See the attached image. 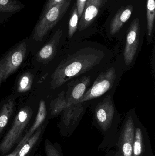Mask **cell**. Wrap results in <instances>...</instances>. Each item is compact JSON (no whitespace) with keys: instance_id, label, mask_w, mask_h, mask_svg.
I'll use <instances>...</instances> for the list:
<instances>
[{"instance_id":"603a6c76","label":"cell","mask_w":155,"mask_h":156,"mask_svg":"<svg viewBox=\"0 0 155 156\" xmlns=\"http://www.w3.org/2000/svg\"><path fill=\"white\" fill-rule=\"evenodd\" d=\"M63 0H46L42 13L45 12L50 8L62 2Z\"/></svg>"},{"instance_id":"9a60e30c","label":"cell","mask_w":155,"mask_h":156,"mask_svg":"<svg viewBox=\"0 0 155 156\" xmlns=\"http://www.w3.org/2000/svg\"><path fill=\"white\" fill-rule=\"evenodd\" d=\"M47 120L28 139L19 150L16 156H32L36 151L48 125Z\"/></svg>"},{"instance_id":"2e32d148","label":"cell","mask_w":155,"mask_h":156,"mask_svg":"<svg viewBox=\"0 0 155 156\" xmlns=\"http://www.w3.org/2000/svg\"><path fill=\"white\" fill-rule=\"evenodd\" d=\"M89 104V101L72 104L65 108L62 111L63 124L68 126L71 123L75 122L83 114Z\"/></svg>"},{"instance_id":"4fadbf2b","label":"cell","mask_w":155,"mask_h":156,"mask_svg":"<svg viewBox=\"0 0 155 156\" xmlns=\"http://www.w3.org/2000/svg\"><path fill=\"white\" fill-rule=\"evenodd\" d=\"M17 100L12 93L0 102V136L16 111Z\"/></svg>"},{"instance_id":"7c38bea8","label":"cell","mask_w":155,"mask_h":156,"mask_svg":"<svg viewBox=\"0 0 155 156\" xmlns=\"http://www.w3.org/2000/svg\"><path fill=\"white\" fill-rule=\"evenodd\" d=\"M39 97L38 110L33 120V122L17 145H23L37 129H39L47 120H49L48 115L49 101L43 97Z\"/></svg>"},{"instance_id":"cb8c5ba5","label":"cell","mask_w":155,"mask_h":156,"mask_svg":"<svg viewBox=\"0 0 155 156\" xmlns=\"http://www.w3.org/2000/svg\"><path fill=\"white\" fill-rule=\"evenodd\" d=\"M87 0H77L76 2V7L78 13L79 19L81 18Z\"/></svg>"},{"instance_id":"5bb4252c","label":"cell","mask_w":155,"mask_h":156,"mask_svg":"<svg viewBox=\"0 0 155 156\" xmlns=\"http://www.w3.org/2000/svg\"><path fill=\"white\" fill-rule=\"evenodd\" d=\"M104 0H87L79 23V30L87 28L95 19L99 10L103 4Z\"/></svg>"},{"instance_id":"8992f818","label":"cell","mask_w":155,"mask_h":156,"mask_svg":"<svg viewBox=\"0 0 155 156\" xmlns=\"http://www.w3.org/2000/svg\"><path fill=\"white\" fill-rule=\"evenodd\" d=\"M29 54V39L26 38L0 58V89L2 83L22 67Z\"/></svg>"},{"instance_id":"d6986e66","label":"cell","mask_w":155,"mask_h":156,"mask_svg":"<svg viewBox=\"0 0 155 156\" xmlns=\"http://www.w3.org/2000/svg\"><path fill=\"white\" fill-rule=\"evenodd\" d=\"M155 0L147 1V33L149 37L153 34L155 17Z\"/></svg>"},{"instance_id":"e0dca14e","label":"cell","mask_w":155,"mask_h":156,"mask_svg":"<svg viewBox=\"0 0 155 156\" xmlns=\"http://www.w3.org/2000/svg\"><path fill=\"white\" fill-rule=\"evenodd\" d=\"M25 7L18 0H0V24L7 22L12 16Z\"/></svg>"},{"instance_id":"7a4b0ae2","label":"cell","mask_w":155,"mask_h":156,"mask_svg":"<svg viewBox=\"0 0 155 156\" xmlns=\"http://www.w3.org/2000/svg\"><path fill=\"white\" fill-rule=\"evenodd\" d=\"M19 105L10 129L0 142V154H8L21 141L23 134L32 120L34 119L39 105V97L34 91L20 98Z\"/></svg>"},{"instance_id":"5b68a950","label":"cell","mask_w":155,"mask_h":156,"mask_svg":"<svg viewBox=\"0 0 155 156\" xmlns=\"http://www.w3.org/2000/svg\"><path fill=\"white\" fill-rule=\"evenodd\" d=\"M71 0H63L45 12L41 13L29 39L30 53L34 55L45 43L50 31L62 19L69 8Z\"/></svg>"},{"instance_id":"9c48e42d","label":"cell","mask_w":155,"mask_h":156,"mask_svg":"<svg viewBox=\"0 0 155 156\" xmlns=\"http://www.w3.org/2000/svg\"><path fill=\"white\" fill-rule=\"evenodd\" d=\"M139 19L135 18L131 23L126 35L123 54V61L126 69L133 64L140 49Z\"/></svg>"},{"instance_id":"277c9868","label":"cell","mask_w":155,"mask_h":156,"mask_svg":"<svg viewBox=\"0 0 155 156\" xmlns=\"http://www.w3.org/2000/svg\"><path fill=\"white\" fill-rule=\"evenodd\" d=\"M100 72L85 75L70 81L63 90L49 102L48 117L54 118L66 107L78 101L91 87Z\"/></svg>"},{"instance_id":"ac0fdd59","label":"cell","mask_w":155,"mask_h":156,"mask_svg":"<svg viewBox=\"0 0 155 156\" xmlns=\"http://www.w3.org/2000/svg\"><path fill=\"white\" fill-rule=\"evenodd\" d=\"M133 11V7L131 5L122 7L118 10L110 23L109 28L111 35H113L119 32L125 23L130 18Z\"/></svg>"},{"instance_id":"ba28073f","label":"cell","mask_w":155,"mask_h":156,"mask_svg":"<svg viewBox=\"0 0 155 156\" xmlns=\"http://www.w3.org/2000/svg\"><path fill=\"white\" fill-rule=\"evenodd\" d=\"M114 92L107 94L90 101L94 117L101 129L106 131L111 127L118 114L113 101Z\"/></svg>"},{"instance_id":"3957f363","label":"cell","mask_w":155,"mask_h":156,"mask_svg":"<svg viewBox=\"0 0 155 156\" xmlns=\"http://www.w3.org/2000/svg\"><path fill=\"white\" fill-rule=\"evenodd\" d=\"M126 69L121 58L112 60L100 71L91 87L76 103L90 101L107 94L115 92L116 86Z\"/></svg>"},{"instance_id":"8fae6325","label":"cell","mask_w":155,"mask_h":156,"mask_svg":"<svg viewBox=\"0 0 155 156\" xmlns=\"http://www.w3.org/2000/svg\"><path fill=\"white\" fill-rule=\"evenodd\" d=\"M134 122L131 113L127 115L119 141L122 156H133V143L134 136Z\"/></svg>"},{"instance_id":"6da1fadb","label":"cell","mask_w":155,"mask_h":156,"mask_svg":"<svg viewBox=\"0 0 155 156\" xmlns=\"http://www.w3.org/2000/svg\"><path fill=\"white\" fill-rule=\"evenodd\" d=\"M113 57V53L108 48L96 44L64 48L54 60L39 70L34 91L39 97L50 101L70 81L100 72Z\"/></svg>"},{"instance_id":"44dd1931","label":"cell","mask_w":155,"mask_h":156,"mask_svg":"<svg viewBox=\"0 0 155 156\" xmlns=\"http://www.w3.org/2000/svg\"><path fill=\"white\" fill-rule=\"evenodd\" d=\"M143 136L142 130L139 127L135 129L133 143V156H140L143 152Z\"/></svg>"},{"instance_id":"30bf717a","label":"cell","mask_w":155,"mask_h":156,"mask_svg":"<svg viewBox=\"0 0 155 156\" xmlns=\"http://www.w3.org/2000/svg\"><path fill=\"white\" fill-rule=\"evenodd\" d=\"M38 72V69L32 66L22 70L18 74L12 93L17 99L25 97L33 91Z\"/></svg>"},{"instance_id":"52a82bcc","label":"cell","mask_w":155,"mask_h":156,"mask_svg":"<svg viewBox=\"0 0 155 156\" xmlns=\"http://www.w3.org/2000/svg\"><path fill=\"white\" fill-rule=\"evenodd\" d=\"M63 31L58 29L45 41L42 46L33 55L31 64L38 70L43 68L54 60L62 51Z\"/></svg>"},{"instance_id":"7402d4cb","label":"cell","mask_w":155,"mask_h":156,"mask_svg":"<svg viewBox=\"0 0 155 156\" xmlns=\"http://www.w3.org/2000/svg\"><path fill=\"white\" fill-rule=\"evenodd\" d=\"M44 151L46 156H62L57 145L47 139L45 142Z\"/></svg>"},{"instance_id":"484cf974","label":"cell","mask_w":155,"mask_h":156,"mask_svg":"<svg viewBox=\"0 0 155 156\" xmlns=\"http://www.w3.org/2000/svg\"><path fill=\"white\" fill-rule=\"evenodd\" d=\"M32 156H42L41 154L40 153H38V154H35L33 155Z\"/></svg>"},{"instance_id":"d4e9b609","label":"cell","mask_w":155,"mask_h":156,"mask_svg":"<svg viewBox=\"0 0 155 156\" xmlns=\"http://www.w3.org/2000/svg\"><path fill=\"white\" fill-rule=\"evenodd\" d=\"M22 146L21 145H17V146L15 147L14 150L12 153H10L9 154H7L5 156L4 155L3 156H16L17 154H18V152H19V150H20Z\"/></svg>"},{"instance_id":"ffe728a7","label":"cell","mask_w":155,"mask_h":156,"mask_svg":"<svg viewBox=\"0 0 155 156\" xmlns=\"http://www.w3.org/2000/svg\"><path fill=\"white\" fill-rule=\"evenodd\" d=\"M78 13L76 7V3L74 4L72 8L69 20L68 26V36L70 39L72 38L74 34L77 30L78 26Z\"/></svg>"}]
</instances>
